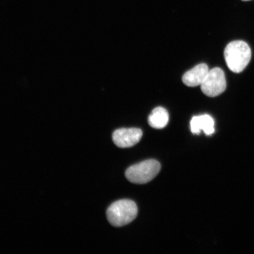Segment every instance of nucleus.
I'll list each match as a JSON object with an SVG mask.
<instances>
[{
	"label": "nucleus",
	"instance_id": "obj_1",
	"mask_svg": "<svg viewBox=\"0 0 254 254\" xmlns=\"http://www.w3.org/2000/svg\"><path fill=\"white\" fill-rule=\"evenodd\" d=\"M224 58L231 71L240 73L249 64L252 58V51L244 41H232L225 48Z\"/></svg>",
	"mask_w": 254,
	"mask_h": 254
},
{
	"label": "nucleus",
	"instance_id": "obj_2",
	"mask_svg": "<svg viewBox=\"0 0 254 254\" xmlns=\"http://www.w3.org/2000/svg\"><path fill=\"white\" fill-rule=\"evenodd\" d=\"M138 214L137 206L129 199H122L113 203L107 211V217L114 227L125 226L131 222Z\"/></svg>",
	"mask_w": 254,
	"mask_h": 254
},
{
	"label": "nucleus",
	"instance_id": "obj_3",
	"mask_svg": "<svg viewBox=\"0 0 254 254\" xmlns=\"http://www.w3.org/2000/svg\"><path fill=\"white\" fill-rule=\"evenodd\" d=\"M160 170L161 165L159 162L148 160L128 168L126 171V177L131 183L144 184L153 180Z\"/></svg>",
	"mask_w": 254,
	"mask_h": 254
},
{
	"label": "nucleus",
	"instance_id": "obj_4",
	"mask_svg": "<svg viewBox=\"0 0 254 254\" xmlns=\"http://www.w3.org/2000/svg\"><path fill=\"white\" fill-rule=\"evenodd\" d=\"M227 82L225 73L220 68L209 70L201 85L203 93L209 97L218 96L226 90Z\"/></svg>",
	"mask_w": 254,
	"mask_h": 254
},
{
	"label": "nucleus",
	"instance_id": "obj_5",
	"mask_svg": "<svg viewBox=\"0 0 254 254\" xmlns=\"http://www.w3.org/2000/svg\"><path fill=\"white\" fill-rule=\"evenodd\" d=\"M142 130L139 128H120L113 134V140L117 147L126 148L137 144L142 138Z\"/></svg>",
	"mask_w": 254,
	"mask_h": 254
},
{
	"label": "nucleus",
	"instance_id": "obj_6",
	"mask_svg": "<svg viewBox=\"0 0 254 254\" xmlns=\"http://www.w3.org/2000/svg\"><path fill=\"white\" fill-rule=\"evenodd\" d=\"M209 71L208 66L206 64H199L184 74L183 82L187 86L190 87L201 85Z\"/></svg>",
	"mask_w": 254,
	"mask_h": 254
},
{
	"label": "nucleus",
	"instance_id": "obj_7",
	"mask_svg": "<svg viewBox=\"0 0 254 254\" xmlns=\"http://www.w3.org/2000/svg\"><path fill=\"white\" fill-rule=\"evenodd\" d=\"M190 129L193 134L199 135L201 130L207 135L213 134L214 132V122L209 115L193 117L190 122Z\"/></svg>",
	"mask_w": 254,
	"mask_h": 254
},
{
	"label": "nucleus",
	"instance_id": "obj_8",
	"mask_svg": "<svg viewBox=\"0 0 254 254\" xmlns=\"http://www.w3.org/2000/svg\"><path fill=\"white\" fill-rule=\"evenodd\" d=\"M149 125L155 129H161L166 127L169 122V114L164 108H155L148 117Z\"/></svg>",
	"mask_w": 254,
	"mask_h": 254
},
{
	"label": "nucleus",
	"instance_id": "obj_9",
	"mask_svg": "<svg viewBox=\"0 0 254 254\" xmlns=\"http://www.w3.org/2000/svg\"><path fill=\"white\" fill-rule=\"evenodd\" d=\"M244 1H252V0H242Z\"/></svg>",
	"mask_w": 254,
	"mask_h": 254
}]
</instances>
